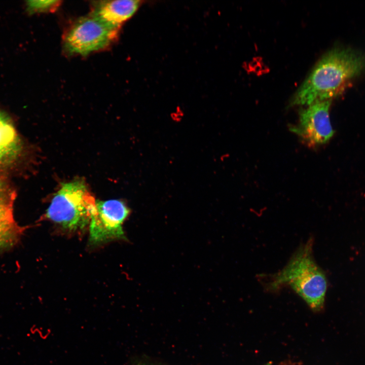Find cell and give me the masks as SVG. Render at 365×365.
<instances>
[{"instance_id":"obj_9","label":"cell","mask_w":365,"mask_h":365,"mask_svg":"<svg viewBox=\"0 0 365 365\" xmlns=\"http://www.w3.org/2000/svg\"><path fill=\"white\" fill-rule=\"evenodd\" d=\"M21 142L13 123L0 110V165L13 162L21 150Z\"/></svg>"},{"instance_id":"obj_7","label":"cell","mask_w":365,"mask_h":365,"mask_svg":"<svg viewBox=\"0 0 365 365\" xmlns=\"http://www.w3.org/2000/svg\"><path fill=\"white\" fill-rule=\"evenodd\" d=\"M140 3L134 0L95 2L90 14L107 25L119 29L136 12Z\"/></svg>"},{"instance_id":"obj_5","label":"cell","mask_w":365,"mask_h":365,"mask_svg":"<svg viewBox=\"0 0 365 365\" xmlns=\"http://www.w3.org/2000/svg\"><path fill=\"white\" fill-rule=\"evenodd\" d=\"M129 212L126 204L119 200L97 202L96 213L89 224V243L97 245L126 239L122 225Z\"/></svg>"},{"instance_id":"obj_2","label":"cell","mask_w":365,"mask_h":365,"mask_svg":"<svg viewBox=\"0 0 365 365\" xmlns=\"http://www.w3.org/2000/svg\"><path fill=\"white\" fill-rule=\"evenodd\" d=\"M312 246L313 239L310 238L297 249L281 270L259 277L266 290L275 292L288 286L312 309L317 311L323 306L327 280L314 259Z\"/></svg>"},{"instance_id":"obj_10","label":"cell","mask_w":365,"mask_h":365,"mask_svg":"<svg viewBox=\"0 0 365 365\" xmlns=\"http://www.w3.org/2000/svg\"><path fill=\"white\" fill-rule=\"evenodd\" d=\"M60 1H29L26 7L29 12L49 13L56 11L61 6Z\"/></svg>"},{"instance_id":"obj_1","label":"cell","mask_w":365,"mask_h":365,"mask_svg":"<svg viewBox=\"0 0 365 365\" xmlns=\"http://www.w3.org/2000/svg\"><path fill=\"white\" fill-rule=\"evenodd\" d=\"M365 69V55L349 48H335L318 61L290 101L291 106L309 105L341 94Z\"/></svg>"},{"instance_id":"obj_8","label":"cell","mask_w":365,"mask_h":365,"mask_svg":"<svg viewBox=\"0 0 365 365\" xmlns=\"http://www.w3.org/2000/svg\"><path fill=\"white\" fill-rule=\"evenodd\" d=\"M14 198L13 191L0 179V248L13 243L20 233L13 217Z\"/></svg>"},{"instance_id":"obj_3","label":"cell","mask_w":365,"mask_h":365,"mask_svg":"<svg viewBox=\"0 0 365 365\" xmlns=\"http://www.w3.org/2000/svg\"><path fill=\"white\" fill-rule=\"evenodd\" d=\"M96 213V202L85 182L76 179L62 184L46 216L62 230L72 233L84 230Z\"/></svg>"},{"instance_id":"obj_4","label":"cell","mask_w":365,"mask_h":365,"mask_svg":"<svg viewBox=\"0 0 365 365\" xmlns=\"http://www.w3.org/2000/svg\"><path fill=\"white\" fill-rule=\"evenodd\" d=\"M119 30L90 14L78 18L67 28L63 44L68 53L85 56L109 48L117 41Z\"/></svg>"},{"instance_id":"obj_6","label":"cell","mask_w":365,"mask_h":365,"mask_svg":"<svg viewBox=\"0 0 365 365\" xmlns=\"http://www.w3.org/2000/svg\"><path fill=\"white\" fill-rule=\"evenodd\" d=\"M331 99L316 101L301 109L298 123L289 130L309 145L322 144L334 133L330 119Z\"/></svg>"}]
</instances>
